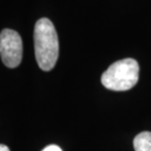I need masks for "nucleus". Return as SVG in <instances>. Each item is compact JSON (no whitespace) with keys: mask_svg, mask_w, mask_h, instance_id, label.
<instances>
[{"mask_svg":"<svg viewBox=\"0 0 151 151\" xmlns=\"http://www.w3.org/2000/svg\"><path fill=\"white\" fill-rule=\"evenodd\" d=\"M34 51L38 66L50 71L59 58V38L53 22L49 19L38 20L34 27Z\"/></svg>","mask_w":151,"mask_h":151,"instance_id":"obj_1","label":"nucleus"},{"mask_svg":"<svg viewBox=\"0 0 151 151\" xmlns=\"http://www.w3.org/2000/svg\"><path fill=\"white\" fill-rule=\"evenodd\" d=\"M139 73L137 62L128 58L112 63L102 73L101 84L112 91H128L139 81Z\"/></svg>","mask_w":151,"mask_h":151,"instance_id":"obj_2","label":"nucleus"},{"mask_svg":"<svg viewBox=\"0 0 151 151\" xmlns=\"http://www.w3.org/2000/svg\"><path fill=\"white\" fill-rule=\"evenodd\" d=\"M0 57L10 68L20 65L22 59V41L17 31L5 28L0 32Z\"/></svg>","mask_w":151,"mask_h":151,"instance_id":"obj_3","label":"nucleus"},{"mask_svg":"<svg viewBox=\"0 0 151 151\" xmlns=\"http://www.w3.org/2000/svg\"><path fill=\"white\" fill-rule=\"evenodd\" d=\"M134 148L136 151H151V133L142 132L134 139Z\"/></svg>","mask_w":151,"mask_h":151,"instance_id":"obj_4","label":"nucleus"},{"mask_svg":"<svg viewBox=\"0 0 151 151\" xmlns=\"http://www.w3.org/2000/svg\"><path fill=\"white\" fill-rule=\"evenodd\" d=\"M42 151H63V150H62V148H60V146L52 144V145H49V146L45 147Z\"/></svg>","mask_w":151,"mask_h":151,"instance_id":"obj_5","label":"nucleus"},{"mask_svg":"<svg viewBox=\"0 0 151 151\" xmlns=\"http://www.w3.org/2000/svg\"><path fill=\"white\" fill-rule=\"evenodd\" d=\"M0 151H10V149H9V147L7 145L0 144Z\"/></svg>","mask_w":151,"mask_h":151,"instance_id":"obj_6","label":"nucleus"}]
</instances>
